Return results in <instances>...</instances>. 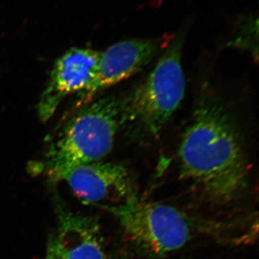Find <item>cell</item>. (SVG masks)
I'll list each match as a JSON object with an SVG mask.
<instances>
[{
  "instance_id": "obj_4",
  "label": "cell",
  "mask_w": 259,
  "mask_h": 259,
  "mask_svg": "<svg viewBox=\"0 0 259 259\" xmlns=\"http://www.w3.org/2000/svg\"><path fill=\"white\" fill-rule=\"evenodd\" d=\"M97 207L115 216L130 241L153 258H162L200 233L216 230V225L191 217L168 204L140 200L137 195L120 204Z\"/></svg>"
},
{
  "instance_id": "obj_6",
  "label": "cell",
  "mask_w": 259,
  "mask_h": 259,
  "mask_svg": "<svg viewBox=\"0 0 259 259\" xmlns=\"http://www.w3.org/2000/svg\"><path fill=\"white\" fill-rule=\"evenodd\" d=\"M159 47L158 40L131 39L117 42L100 53L96 74L88 88L80 93L78 106L86 105L102 90L139 72L152 60Z\"/></svg>"
},
{
  "instance_id": "obj_8",
  "label": "cell",
  "mask_w": 259,
  "mask_h": 259,
  "mask_svg": "<svg viewBox=\"0 0 259 259\" xmlns=\"http://www.w3.org/2000/svg\"><path fill=\"white\" fill-rule=\"evenodd\" d=\"M56 204L58 230L54 236L62 258L110 259L97 220L71 212L59 199Z\"/></svg>"
},
{
  "instance_id": "obj_2",
  "label": "cell",
  "mask_w": 259,
  "mask_h": 259,
  "mask_svg": "<svg viewBox=\"0 0 259 259\" xmlns=\"http://www.w3.org/2000/svg\"><path fill=\"white\" fill-rule=\"evenodd\" d=\"M185 32L177 35L144 81L120 98V129L136 142L156 139L185 97L182 49Z\"/></svg>"
},
{
  "instance_id": "obj_9",
  "label": "cell",
  "mask_w": 259,
  "mask_h": 259,
  "mask_svg": "<svg viewBox=\"0 0 259 259\" xmlns=\"http://www.w3.org/2000/svg\"><path fill=\"white\" fill-rule=\"evenodd\" d=\"M45 259H64L58 249L54 235L50 237L47 245V255Z\"/></svg>"
},
{
  "instance_id": "obj_1",
  "label": "cell",
  "mask_w": 259,
  "mask_h": 259,
  "mask_svg": "<svg viewBox=\"0 0 259 259\" xmlns=\"http://www.w3.org/2000/svg\"><path fill=\"white\" fill-rule=\"evenodd\" d=\"M181 175L209 202L226 204L248 185V159L241 131L223 104L207 102L186 128L178 150Z\"/></svg>"
},
{
  "instance_id": "obj_5",
  "label": "cell",
  "mask_w": 259,
  "mask_h": 259,
  "mask_svg": "<svg viewBox=\"0 0 259 259\" xmlns=\"http://www.w3.org/2000/svg\"><path fill=\"white\" fill-rule=\"evenodd\" d=\"M61 180L79 200L95 207L120 204L137 195L133 177L122 163L97 161L80 165Z\"/></svg>"
},
{
  "instance_id": "obj_3",
  "label": "cell",
  "mask_w": 259,
  "mask_h": 259,
  "mask_svg": "<svg viewBox=\"0 0 259 259\" xmlns=\"http://www.w3.org/2000/svg\"><path fill=\"white\" fill-rule=\"evenodd\" d=\"M80 107L44 154L39 168L52 182L75 167L101 161L120 129V98L107 97Z\"/></svg>"
},
{
  "instance_id": "obj_7",
  "label": "cell",
  "mask_w": 259,
  "mask_h": 259,
  "mask_svg": "<svg viewBox=\"0 0 259 259\" xmlns=\"http://www.w3.org/2000/svg\"><path fill=\"white\" fill-rule=\"evenodd\" d=\"M100 53L89 49L74 48L56 61L38 105L42 120L54 115L63 99L84 91L96 74Z\"/></svg>"
}]
</instances>
